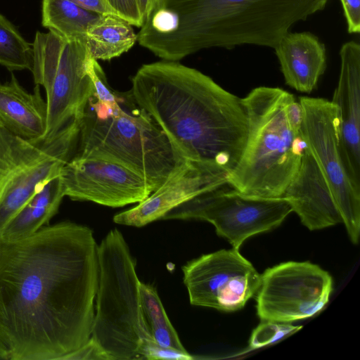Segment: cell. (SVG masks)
Returning <instances> with one entry per match:
<instances>
[{"label":"cell","mask_w":360,"mask_h":360,"mask_svg":"<svg viewBox=\"0 0 360 360\" xmlns=\"http://www.w3.org/2000/svg\"><path fill=\"white\" fill-rule=\"evenodd\" d=\"M98 283V245L86 226L0 237V359H63L84 345Z\"/></svg>","instance_id":"cell-1"},{"label":"cell","mask_w":360,"mask_h":360,"mask_svg":"<svg viewBox=\"0 0 360 360\" xmlns=\"http://www.w3.org/2000/svg\"><path fill=\"white\" fill-rule=\"evenodd\" d=\"M130 93L187 160L228 175L244 150L248 120L241 98L177 61L143 65Z\"/></svg>","instance_id":"cell-2"},{"label":"cell","mask_w":360,"mask_h":360,"mask_svg":"<svg viewBox=\"0 0 360 360\" xmlns=\"http://www.w3.org/2000/svg\"><path fill=\"white\" fill-rule=\"evenodd\" d=\"M328 0H161L137 34L164 60L204 49L251 44L275 48L295 23L322 11Z\"/></svg>","instance_id":"cell-3"},{"label":"cell","mask_w":360,"mask_h":360,"mask_svg":"<svg viewBox=\"0 0 360 360\" xmlns=\"http://www.w3.org/2000/svg\"><path fill=\"white\" fill-rule=\"evenodd\" d=\"M72 156L124 165L157 189L188 161L153 117L136 104L130 91L117 92L110 101L93 94L80 119Z\"/></svg>","instance_id":"cell-4"},{"label":"cell","mask_w":360,"mask_h":360,"mask_svg":"<svg viewBox=\"0 0 360 360\" xmlns=\"http://www.w3.org/2000/svg\"><path fill=\"white\" fill-rule=\"evenodd\" d=\"M292 94L259 86L241 98L248 134L241 157L227 176V185L255 197H282L297 173L305 143L290 127L286 105Z\"/></svg>","instance_id":"cell-5"},{"label":"cell","mask_w":360,"mask_h":360,"mask_svg":"<svg viewBox=\"0 0 360 360\" xmlns=\"http://www.w3.org/2000/svg\"><path fill=\"white\" fill-rule=\"evenodd\" d=\"M98 283L91 338L109 360L143 359L154 341L145 319L136 262L114 229L98 245Z\"/></svg>","instance_id":"cell-6"},{"label":"cell","mask_w":360,"mask_h":360,"mask_svg":"<svg viewBox=\"0 0 360 360\" xmlns=\"http://www.w3.org/2000/svg\"><path fill=\"white\" fill-rule=\"evenodd\" d=\"M32 49L30 70L34 84L44 89L46 96L43 141L80 119L95 89L87 72L86 41L69 39L51 30L37 32Z\"/></svg>","instance_id":"cell-7"},{"label":"cell","mask_w":360,"mask_h":360,"mask_svg":"<svg viewBox=\"0 0 360 360\" xmlns=\"http://www.w3.org/2000/svg\"><path fill=\"white\" fill-rule=\"evenodd\" d=\"M292 212L283 197L247 195L224 186L200 194L169 211L162 219H198L210 222L233 248L257 233L278 226Z\"/></svg>","instance_id":"cell-8"},{"label":"cell","mask_w":360,"mask_h":360,"mask_svg":"<svg viewBox=\"0 0 360 360\" xmlns=\"http://www.w3.org/2000/svg\"><path fill=\"white\" fill-rule=\"evenodd\" d=\"M302 134L323 173L354 244L360 234V188L352 182L345 167L339 147L336 108L329 101L302 96Z\"/></svg>","instance_id":"cell-9"},{"label":"cell","mask_w":360,"mask_h":360,"mask_svg":"<svg viewBox=\"0 0 360 360\" xmlns=\"http://www.w3.org/2000/svg\"><path fill=\"white\" fill-rule=\"evenodd\" d=\"M333 291V278L309 262H287L261 274L255 293L261 321L291 323L319 313Z\"/></svg>","instance_id":"cell-10"},{"label":"cell","mask_w":360,"mask_h":360,"mask_svg":"<svg viewBox=\"0 0 360 360\" xmlns=\"http://www.w3.org/2000/svg\"><path fill=\"white\" fill-rule=\"evenodd\" d=\"M72 152L70 141L61 134L33 142L0 122V200H30L60 174Z\"/></svg>","instance_id":"cell-11"},{"label":"cell","mask_w":360,"mask_h":360,"mask_svg":"<svg viewBox=\"0 0 360 360\" xmlns=\"http://www.w3.org/2000/svg\"><path fill=\"white\" fill-rule=\"evenodd\" d=\"M182 271L191 304L228 312L245 306L261 277L235 248L203 255L184 265Z\"/></svg>","instance_id":"cell-12"},{"label":"cell","mask_w":360,"mask_h":360,"mask_svg":"<svg viewBox=\"0 0 360 360\" xmlns=\"http://www.w3.org/2000/svg\"><path fill=\"white\" fill-rule=\"evenodd\" d=\"M60 177L65 196L112 207L139 203L157 189L132 169L103 160L72 156Z\"/></svg>","instance_id":"cell-13"},{"label":"cell","mask_w":360,"mask_h":360,"mask_svg":"<svg viewBox=\"0 0 360 360\" xmlns=\"http://www.w3.org/2000/svg\"><path fill=\"white\" fill-rule=\"evenodd\" d=\"M227 185V176L188 160L162 185L136 206L113 217L116 224L141 227L162 218L180 204L203 193Z\"/></svg>","instance_id":"cell-14"},{"label":"cell","mask_w":360,"mask_h":360,"mask_svg":"<svg viewBox=\"0 0 360 360\" xmlns=\"http://www.w3.org/2000/svg\"><path fill=\"white\" fill-rule=\"evenodd\" d=\"M340 71L330 101L338 120L340 154L352 182L360 188V45L345 42L340 51Z\"/></svg>","instance_id":"cell-15"},{"label":"cell","mask_w":360,"mask_h":360,"mask_svg":"<svg viewBox=\"0 0 360 360\" xmlns=\"http://www.w3.org/2000/svg\"><path fill=\"white\" fill-rule=\"evenodd\" d=\"M282 197L310 231L342 223L329 186L307 146L298 170Z\"/></svg>","instance_id":"cell-16"},{"label":"cell","mask_w":360,"mask_h":360,"mask_svg":"<svg viewBox=\"0 0 360 360\" xmlns=\"http://www.w3.org/2000/svg\"><path fill=\"white\" fill-rule=\"evenodd\" d=\"M274 49L285 83L300 92H311L326 68L324 44L310 32H288Z\"/></svg>","instance_id":"cell-17"},{"label":"cell","mask_w":360,"mask_h":360,"mask_svg":"<svg viewBox=\"0 0 360 360\" xmlns=\"http://www.w3.org/2000/svg\"><path fill=\"white\" fill-rule=\"evenodd\" d=\"M0 122L11 132L26 140H42L47 124V104L37 85L27 91L12 74L0 82Z\"/></svg>","instance_id":"cell-18"},{"label":"cell","mask_w":360,"mask_h":360,"mask_svg":"<svg viewBox=\"0 0 360 360\" xmlns=\"http://www.w3.org/2000/svg\"><path fill=\"white\" fill-rule=\"evenodd\" d=\"M60 174L51 181L0 229V237L15 240L49 224L65 197Z\"/></svg>","instance_id":"cell-19"},{"label":"cell","mask_w":360,"mask_h":360,"mask_svg":"<svg viewBox=\"0 0 360 360\" xmlns=\"http://www.w3.org/2000/svg\"><path fill=\"white\" fill-rule=\"evenodd\" d=\"M132 26L115 15H100L86 34V45L91 57L96 60H109L127 52L137 41Z\"/></svg>","instance_id":"cell-20"},{"label":"cell","mask_w":360,"mask_h":360,"mask_svg":"<svg viewBox=\"0 0 360 360\" xmlns=\"http://www.w3.org/2000/svg\"><path fill=\"white\" fill-rule=\"evenodd\" d=\"M100 15L70 0L41 3V25L69 39L86 41L88 29Z\"/></svg>","instance_id":"cell-21"},{"label":"cell","mask_w":360,"mask_h":360,"mask_svg":"<svg viewBox=\"0 0 360 360\" xmlns=\"http://www.w3.org/2000/svg\"><path fill=\"white\" fill-rule=\"evenodd\" d=\"M140 295L143 314L153 340L160 346L186 352L156 289L141 282Z\"/></svg>","instance_id":"cell-22"},{"label":"cell","mask_w":360,"mask_h":360,"mask_svg":"<svg viewBox=\"0 0 360 360\" xmlns=\"http://www.w3.org/2000/svg\"><path fill=\"white\" fill-rule=\"evenodd\" d=\"M32 55V44L0 13V65L10 71L30 70Z\"/></svg>","instance_id":"cell-23"},{"label":"cell","mask_w":360,"mask_h":360,"mask_svg":"<svg viewBox=\"0 0 360 360\" xmlns=\"http://www.w3.org/2000/svg\"><path fill=\"white\" fill-rule=\"evenodd\" d=\"M300 328L301 326H293L290 323L262 321L251 335L248 348L255 349L275 343Z\"/></svg>","instance_id":"cell-24"},{"label":"cell","mask_w":360,"mask_h":360,"mask_svg":"<svg viewBox=\"0 0 360 360\" xmlns=\"http://www.w3.org/2000/svg\"><path fill=\"white\" fill-rule=\"evenodd\" d=\"M107 2L116 15L131 25L142 26L143 21L138 0H107Z\"/></svg>","instance_id":"cell-25"},{"label":"cell","mask_w":360,"mask_h":360,"mask_svg":"<svg viewBox=\"0 0 360 360\" xmlns=\"http://www.w3.org/2000/svg\"><path fill=\"white\" fill-rule=\"evenodd\" d=\"M143 359L148 360H191L193 359L187 351L183 352L158 345L155 341L148 343L143 352Z\"/></svg>","instance_id":"cell-26"},{"label":"cell","mask_w":360,"mask_h":360,"mask_svg":"<svg viewBox=\"0 0 360 360\" xmlns=\"http://www.w3.org/2000/svg\"><path fill=\"white\" fill-rule=\"evenodd\" d=\"M63 360H109L102 348L91 338L82 347L63 357Z\"/></svg>","instance_id":"cell-27"},{"label":"cell","mask_w":360,"mask_h":360,"mask_svg":"<svg viewBox=\"0 0 360 360\" xmlns=\"http://www.w3.org/2000/svg\"><path fill=\"white\" fill-rule=\"evenodd\" d=\"M349 33L360 31V0H340Z\"/></svg>","instance_id":"cell-28"},{"label":"cell","mask_w":360,"mask_h":360,"mask_svg":"<svg viewBox=\"0 0 360 360\" xmlns=\"http://www.w3.org/2000/svg\"><path fill=\"white\" fill-rule=\"evenodd\" d=\"M286 116L291 128L298 134H302L303 112L300 101L292 95L286 105Z\"/></svg>","instance_id":"cell-29"},{"label":"cell","mask_w":360,"mask_h":360,"mask_svg":"<svg viewBox=\"0 0 360 360\" xmlns=\"http://www.w3.org/2000/svg\"><path fill=\"white\" fill-rule=\"evenodd\" d=\"M79 6L100 15H115L107 0H70Z\"/></svg>","instance_id":"cell-30"},{"label":"cell","mask_w":360,"mask_h":360,"mask_svg":"<svg viewBox=\"0 0 360 360\" xmlns=\"http://www.w3.org/2000/svg\"><path fill=\"white\" fill-rule=\"evenodd\" d=\"M138 1L143 21L144 22L152 12L156 8L161 0H138Z\"/></svg>","instance_id":"cell-31"}]
</instances>
